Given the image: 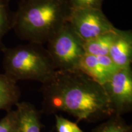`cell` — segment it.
<instances>
[{
	"instance_id": "cell-1",
	"label": "cell",
	"mask_w": 132,
	"mask_h": 132,
	"mask_svg": "<svg viewBox=\"0 0 132 132\" xmlns=\"http://www.w3.org/2000/svg\"><path fill=\"white\" fill-rule=\"evenodd\" d=\"M42 111L46 114L64 112L81 120L97 122L114 114L103 86L80 70H56L42 84Z\"/></svg>"
},
{
	"instance_id": "cell-2",
	"label": "cell",
	"mask_w": 132,
	"mask_h": 132,
	"mask_svg": "<svg viewBox=\"0 0 132 132\" xmlns=\"http://www.w3.org/2000/svg\"><path fill=\"white\" fill-rule=\"evenodd\" d=\"M70 11L69 0H19L12 29L21 40L44 45L67 22Z\"/></svg>"
},
{
	"instance_id": "cell-3",
	"label": "cell",
	"mask_w": 132,
	"mask_h": 132,
	"mask_svg": "<svg viewBox=\"0 0 132 132\" xmlns=\"http://www.w3.org/2000/svg\"><path fill=\"white\" fill-rule=\"evenodd\" d=\"M4 73L16 81L31 80L45 83L56 72L42 44L30 43L3 50Z\"/></svg>"
},
{
	"instance_id": "cell-4",
	"label": "cell",
	"mask_w": 132,
	"mask_h": 132,
	"mask_svg": "<svg viewBox=\"0 0 132 132\" xmlns=\"http://www.w3.org/2000/svg\"><path fill=\"white\" fill-rule=\"evenodd\" d=\"M83 43L68 23H65L47 42V51L56 70H78L85 54Z\"/></svg>"
},
{
	"instance_id": "cell-5",
	"label": "cell",
	"mask_w": 132,
	"mask_h": 132,
	"mask_svg": "<svg viewBox=\"0 0 132 132\" xmlns=\"http://www.w3.org/2000/svg\"><path fill=\"white\" fill-rule=\"evenodd\" d=\"M67 23L83 42L116 28L102 9H71Z\"/></svg>"
},
{
	"instance_id": "cell-6",
	"label": "cell",
	"mask_w": 132,
	"mask_h": 132,
	"mask_svg": "<svg viewBox=\"0 0 132 132\" xmlns=\"http://www.w3.org/2000/svg\"><path fill=\"white\" fill-rule=\"evenodd\" d=\"M103 87L114 114L121 116L132 109V70L131 66L119 69Z\"/></svg>"
},
{
	"instance_id": "cell-7",
	"label": "cell",
	"mask_w": 132,
	"mask_h": 132,
	"mask_svg": "<svg viewBox=\"0 0 132 132\" xmlns=\"http://www.w3.org/2000/svg\"><path fill=\"white\" fill-rule=\"evenodd\" d=\"M119 69L109 56H95L86 54L79 64L78 70L103 85Z\"/></svg>"
},
{
	"instance_id": "cell-8",
	"label": "cell",
	"mask_w": 132,
	"mask_h": 132,
	"mask_svg": "<svg viewBox=\"0 0 132 132\" xmlns=\"http://www.w3.org/2000/svg\"><path fill=\"white\" fill-rule=\"evenodd\" d=\"M108 56L118 69L131 66L132 62V32L131 30L116 28Z\"/></svg>"
},
{
	"instance_id": "cell-9",
	"label": "cell",
	"mask_w": 132,
	"mask_h": 132,
	"mask_svg": "<svg viewBox=\"0 0 132 132\" xmlns=\"http://www.w3.org/2000/svg\"><path fill=\"white\" fill-rule=\"evenodd\" d=\"M19 118L18 132H40L42 124L39 110L27 102H18L15 105Z\"/></svg>"
},
{
	"instance_id": "cell-10",
	"label": "cell",
	"mask_w": 132,
	"mask_h": 132,
	"mask_svg": "<svg viewBox=\"0 0 132 132\" xmlns=\"http://www.w3.org/2000/svg\"><path fill=\"white\" fill-rule=\"evenodd\" d=\"M17 82L4 73H0V110L9 111L15 106L20 97Z\"/></svg>"
},
{
	"instance_id": "cell-11",
	"label": "cell",
	"mask_w": 132,
	"mask_h": 132,
	"mask_svg": "<svg viewBox=\"0 0 132 132\" xmlns=\"http://www.w3.org/2000/svg\"><path fill=\"white\" fill-rule=\"evenodd\" d=\"M116 29V28L111 32L105 33L84 42L83 47L85 53L95 56H108Z\"/></svg>"
},
{
	"instance_id": "cell-12",
	"label": "cell",
	"mask_w": 132,
	"mask_h": 132,
	"mask_svg": "<svg viewBox=\"0 0 132 132\" xmlns=\"http://www.w3.org/2000/svg\"><path fill=\"white\" fill-rule=\"evenodd\" d=\"M11 0H0V52L5 47L4 36L12 28L13 13L10 9Z\"/></svg>"
},
{
	"instance_id": "cell-13",
	"label": "cell",
	"mask_w": 132,
	"mask_h": 132,
	"mask_svg": "<svg viewBox=\"0 0 132 132\" xmlns=\"http://www.w3.org/2000/svg\"><path fill=\"white\" fill-rule=\"evenodd\" d=\"M92 132H131V126L121 116L113 114L94 128Z\"/></svg>"
},
{
	"instance_id": "cell-14",
	"label": "cell",
	"mask_w": 132,
	"mask_h": 132,
	"mask_svg": "<svg viewBox=\"0 0 132 132\" xmlns=\"http://www.w3.org/2000/svg\"><path fill=\"white\" fill-rule=\"evenodd\" d=\"M19 118L16 110H10L0 120V132H18Z\"/></svg>"
},
{
	"instance_id": "cell-15",
	"label": "cell",
	"mask_w": 132,
	"mask_h": 132,
	"mask_svg": "<svg viewBox=\"0 0 132 132\" xmlns=\"http://www.w3.org/2000/svg\"><path fill=\"white\" fill-rule=\"evenodd\" d=\"M56 128L57 132H84L77 124L62 116L55 114Z\"/></svg>"
},
{
	"instance_id": "cell-16",
	"label": "cell",
	"mask_w": 132,
	"mask_h": 132,
	"mask_svg": "<svg viewBox=\"0 0 132 132\" xmlns=\"http://www.w3.org/2000/svg\"><path fill=\"white\" fill-rule=\"evenodd\" d=\"M104 0H69L71 9H102Z\"/></svg>"
}]
</instances>
